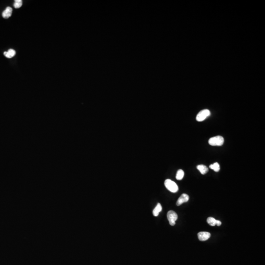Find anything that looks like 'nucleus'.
<instances>
[{
  "mask_svg": "<svg viewBox=\"0 0 265 265\" xmlns=\"http://www.w3.org/2000/svg\"><path fill=\"white\" fill-rule=\"evenodd\" d=\"M209 167L212 169L214 170L215 172H219L220 170V166L218 163H215L213 164L210 165Z\"/></svg>",
  "mask_w": 265,
  "mask_h": 265,
  "instance_id": "13",
  "label": "nucleus"
},
{
  "mask_svg": "<svg viewBox=\"0 0 265 265\" xmlns=\"http://www.w3.org/2000/svg\"><path fill=\"white\" fill-rule=\"evenodd\" d=\"M208 142L212 146H221L224 143V138L220 136H214L210 138Z\"/></svg>",
  "mask_w": 265,
  "mask_h": 265,
  "instance_id": "1",
  "label": "nucleus"
},
{
  "mask_svg": "<svg viewBox=\"0 0 265 265\" xmlns=\"http://www.w3.org/2000/svg\"><path fill=\"white\" fill-rule=\"evenodd\" d=\"M189 200V196L186 194H183L180 196L176 202L177 206H180L183 203L187 202Z\"/></svg>",
  "mask_w": 265,
  "mask_h": 265,
  "instance_id": "6",
  "label": "nucleus"
},
{
  "mask_svg": "<svg viewBox=\"0 0 265 265\" xmlns=\"http://www.w3.org/2000/svg\"><path fill=\"white\" fill-rule=\"evenodd\" d=\"M12 13H13L12 8L9 7H7L6 9L3 11V13H2V16L4 18L7 19L11 16Z\"/></svg>",
  "mask_w": 265,
  "mask_h": 265,
  "instance_id": "7",
  "label": "nucleus"
},
{
  "mask_svg": "<svg viewBox=\"0 0 265 265\" xmlns=\"http://www.w3.org/2000/svg\"><path fill=\"white\" fill-rule=\"evenodd\" d=\"M167 218L170 225L174 226L175 224L176 221L178 219V215L173 211H169L167 214Z\"/></svg>",
  "mask_w": 265,
  "mask_h": 265,
  "instance_id": "4",
  "label": "nucleus"
},
{
  "mask_svg": "<svg viewBox=\"0 0 265 265\" xmlns=\"http://www.w3.org/2000/svg\"><path fill=\"white\" fill-rule=\"evenodd\" d=\"M221 225V222L220 221V220H218V221H217V225L218 226H220Z\"/></svg>",
  "mask_w": 265,
  "mask_h": 265,
  "instance_id": "15",
  "label": "nucleus"
},
{
  "mask_svg": "<svg viewBox=\"0 0 265 265\" xmlns=\"http://www.w3.org/2000/svg\"><path fill=\"white\" fill-rule=\"evenodd\" d=\"M162 210V207L160 203H158L156 207L153 210V214L155 217H157L160 212H161Z\"/></svg>",
  "mask_w": 265,
  "mask_h": 265,
  "instance_id": "10",
  "label": "nucleus"
},
{
  "mask_svg": "<svg viewBox=\"0 0 265 265\" xmlns=\"http://www.w3.org/2000/svg\"><path fill=\"white\" fill-rule=\"evenodd\" d=\"M197 169L200 171L201 173L203 174V175H204V174L207 173L209 171L207 167H206V165H198L197 166Z\"/></svg>",
  "mask_w": 265,
  "mask_h": 265,
  "instance_id": "8",
  "label": "nucleus"
},
{
  "mask_svg": "<svg viewBox=\"0 0 265 265\" xmlns=\"http://www.w3.org/2000/svg\"><path fill=\"white\" fill-rule=\"evenodd\" d=\"M198 238L200 241L208 240L211 237V234L208 232H200L198 233Z\"/></svg>",
  "mask_w": 265,
  "mask_h": 265,
  "instance_id": "5",
  "label": "nucleus"
},
{
  "mask_svg": "<svg viewBox=\"0 0 265 265\" xmlns=\"http://www.w3.org/2000/svg\"><path fill=\"white\" fill-rule=\"evenodd\" d=\"M22 0H15V4H14V7L15 9H19L20 7H21L22 5Z\"/></svg>",
  "mask_w": 265,
  "mask_h": 265,
  "instance_id": "14",
  "label": "nucleus"
},
{
  "mask_svg": "<svg viewBox=\"0 0 265 265\" xmlns=\"http://www.w3.org/2000/svg\"><path fill=\"white\" fill-rule=\"evenodd\" d=\"M210 114H211V113L209 109H203L197 114L196 119L197 121H199V122L203 121L207 117H209Z\"/></svg>",
  "mask_w": 265,
  "mask_h": 265,
  "instance_id": "3",
  "label": "nucleus"
},
{
  "mask_svg": "<svg viewBox=\"0 0 265 265\" xmlns=\"http://www.w3.org/2000/svg\"><path fill=\"white\" fill-rule=\"evenodd\" d=\"M15 54L16 52L13 49H9L7 52H4V55L5 56V57L9 59L13 57L15 55Z\"/></svg>",
  "mask_w": 265,
  "mask_h": 265,
  "instance_id": "9",
  "label": "nucleus"
},
{
  "mask_svg": "<svg viewBox=\"0 0 265 265\" xmlns=\"http://www.w3.org/2000/svg\"><path fill=\"white\" fill-rule=\"evenodd\" d=\"M184 176V172L182 169H179L178 170L176 176V178L178 180H181L183 179Z\"/></svg>",
  "mask_w": 265,
  "mask_h": 265,
  "instance_id": "12",
  "label": "nucleus"
},
{
  "mask_svg": "<svg viewBox=\"0 0 265 265\" xmlns=\"http://www.w3.org/2000/svg\"><path fill=\"white\" fill-rule=\"evenodd\" d=\"M165 185L168 191L173 193L176 192L178 191L177 185L170 179H167L165 181Z\"/></svg>",
  "mask_w": 265,
  "mask_h": 265,
  "instance_id": "2",
  "label": "nucleus"
},
{
  "mask_svg": "<svg viewBox=\"0 0 265 265\" xmlns=\"http://www.w3.org/2000/svg\"><path fill=\"white\" fill-rule=\"evenodd\" d=\"M217 221H218V220L212 217H209L207 220V223L209 224L210 225L212 226H215V225H216Z\"/></svg>",
  "mask_w": 265,
  "mask_h": 265,
  "instance_id": "11",
  "label": "nucleus"
}]
</instances>
